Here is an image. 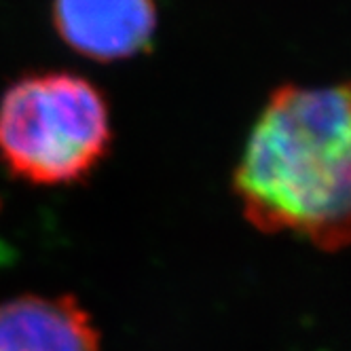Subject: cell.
<instances>
[{"mask_svg": "<svg viewBox=\"0 0 351 351\" xmlns=\"http://www.w3.org/2000/svg\"><path fill=\"white\" fill-rule=\"evenodd\" d=\"M250 224L335 252L351 245V81L282 85L233 176Z\"/></svg>", "mask_w": 351, "mask_h": 351, "instance_id": "6da1fadb", "label": "cell"}, {"mask_svg": "<svg viewBox=\"0 0 351 351\" xmlns=\"http://www.w3.org/2000/svg\"><path fill=\"white\" fill-rule=\"evenodd\" d=\"M110 142L104 93L74 72H28L0 95V161L26 182H79L106 157Z\"/></svg>", "mask_w": 351, "mask_h": 351, "instance_id": "7a4b0ae2", "label": "cell"}, {"mask_svg": "<svg viewBox=\"0 0 351 351\" xmlns=\"http://www.w3.org/2000/svg\"><path fill=\"white\" fill-rule=\"evenodd\" d=\"M53 26L77 53L128 60L148 51L157 32V0H53Z\"/></svg>", "mask_w": 351, "mask_h": 351, "instance_id": "3957f363", "label": "cell"}, {"mask_svg": "<svg viewBox=\"0 0 351 351\" xmlns=\"http://www.w3.org/2000/svg\"><path fill=\"white\" fill-rule=\"evenodd\" d=\"M0 351H99V332L72 296L0 303Z\"/></svg>", "mask_w": 351, "mask_h": 351, "instance_id": "277c9868", "label": "cell"}]
</instances>
